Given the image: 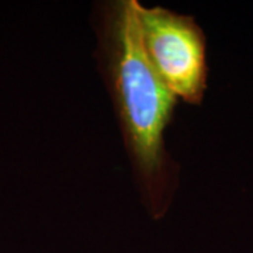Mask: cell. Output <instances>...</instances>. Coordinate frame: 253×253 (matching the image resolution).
Wrapping results in <instances>:
<instances>
[{"label": "cell", "mask_w": 253, "mask_h": 253, "mask_svg": "<svg viewBox=\"0 0 253 253\" xmlns=\"http://www.w3.org/2000/svg\"><path fill=\"white\" fill-rule=\"evenodd\" d=\"M136 0L103 1L96 11V59L117 116L145 210L162 219L179 186L165 132L177 101L152 69L141 42Z\"/></svg>", "instance_id": "cell-1"}, {"label": "cell", "mask_w": 253, "mask_h": 253, "mask_svg": "<svg viewBox=\"0 0 253 253\" xmlns=\"http://www.w3.org/2000/svg\"><path fill=\"white\" fill-rule=\"evenodd\" d=\"M144 52L158 78L177 100L200 106L208 86L207 37L193 16L136 0Z\"/></svg>", "instance_id": "cell-2"}]
</instances>
